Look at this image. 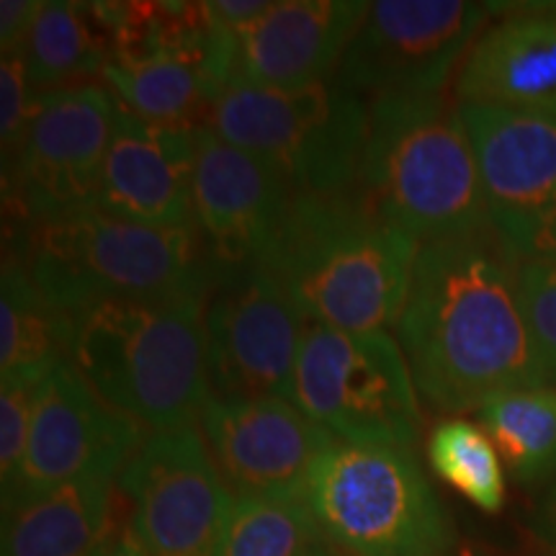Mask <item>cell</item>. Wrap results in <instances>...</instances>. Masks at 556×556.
<instances>
[{
  "instance_id": "e0dca14e",
  "label": "cell",
  "mask_w": 556,
  "mask_h": 556,
  "mask_svg": "<svg viewBox=\"0 0 556 556\" xmlns=\"http://www.w3.org/2000/svg\"><path fill=\"white\" fill-rule=\"evenodd\" d=\"M197 129L155 124L119 109L96 208L160 229H197L193 165Z\"/></svg>"
},
{
  "instance_id": "603a6c76",
  "label": "cell",
  "mask_w": 556,
  "mask_h": 556,
  "mask_svg": "<svg viewBox=\"0 0 556 556\" xmlns=\"http://www.w3.org/2000/svg\"><path fill=\"white\" fill-rule=\"evenodd\" d=\"M67 315L54 309L13 255L0 281V374L3 379H45L65 361Z\"/></svg>"
},
{
  "instance_id": "9c48e42d",
  "label": "cell",
  "mask_w": 556,
  "mask_h": 556,
  "mask_svg": "<svg viewBox=\"0 0 556 556\" xmlns=\"http://www.w3.org/2000/svg\"><path fill=\"white\" fill-rule=\"evenodd\" d=\"M119 109L96 83L37 93L18 155L3 170L5 235L96 208Z\"/></svg>"
},
{
  "instance_id": "7a4b0ae2",
  "label": "cell",
  "mask_w": 556,
  "mask_h": 556,
  "mask_svg": "<svg viewBox=\"0 0 556 556\" xmlns=\"http://www.w3.org/2000/svg\"><path fill=\"white\" fill-rule=\"evenodd\" d=\"M420 242L387 222L364 191L294 197L261 266L309 323L338 330L397 325Z\"/></svg>"
},
{
  "instance_id": "83f0119b",
  "label": "cell",
  "mask_w": 556,
  "mask_h": 556,
  "mask_svg": "<svg viewBox=\"0 0 556 556\" xmlns=\"http://www.w3.org/2000/svg\"><path fill=\"white\" fill-rule=\"evenodd\" d=\"M520 291L541 358L556 384V258L520 263Z\"/></svg>"
},
{
  "instance_id": "f1b7e54d",
  "label": "cell",
  "mask_w": 556,
  "mask_h": 556,
  "mask_svg": "<svg viewBox=\"0 0 556 556\" xmlns=\"http://www.w3.org/2000/svg\"><path fill=\"white\" fill-rule=\"evenodd\" d=\"M34 93L26 75L21 52H3L0 60V148H3V170L18 155L34 111Z\"/></svg>"
},
{
  "instance_id": "9a60e30c",
  "label": "cell",
  "mask_w": 556,
  "mask_h": 556,
  "mask_svg": "<svg viewBox=\"0 0 556 556\" xmlns=\"http://www.w3.org/2000/svg\"><path fill=\"white\" fill-rule=\"evenodd\" d=\"M199 426L235 500L304 495L338 441L287 397H212Z\"/></svg>"
},
{
  "instance_id": "484cf974",
  "label": "cell",
  "mask_w": 556,
  "mask_h": 556,
  "mask_svg": "<svg viewBox=\"0 0 556 556\" xmlns=\"http://www.w3.org/2000/svg\"><path fill=\"white\" fill-rule=\"evenodd\" d=\"M428 458L435 475L458 495L484 513H500L505 505L503 458L486 430L464 417L438 422L428 441Z\"/></svg>"
},
{
  "instance_id": "cb8c5ba5",
  "label": "cell",
  "mask_w": 556,
  "mask_h": 556,
  "mask_svg": "<svg viewBox=\"0 0 556 556\" xmlns=\"http://www.w3.org/2000/svg\"><path fill=\"white\" fill-rule=\"evenodd\" d=\"M477 415L513 477L541 482L556 475V384L495 394Z\"/></svg>"
},
{
  "instance_id": "4316f807",
  "label": "cell",
  "mask_w": 556,
  "mask_h": 556,
  "mask_svg": "<svg viewBox=\"0 0 556 556\" xmlns=\"http://www.w3.org/2000/svg\"><path fill=\"white\" fill-rule=\"evenodd\" d=\"M41 379H3L0 384V482L9 490L29 446Z\"/></svg>"
},
{
  "instance_id": "5bb4252c",
  "label": "cell",
  "mask_w": 556,
  "mask_h": 556,
  "mask_svg": "<svg viewBox=\"0 0 556 556\" xmlns=\"http://www.w3.org/2000/svg\"><path fill=\"white\" fill-rule=\"evenodd\" d=\"M142 441V426L106 405L67 358L60 361L37 389L29 446L3 490V510L78 479H119Z\"/></svg>"
},
{
  "instance_id": "8992f818",
  "label": "cell",
  "mask_w": 556,
  "mask_h": 556,
  "mask_svg": "<svg viewBox=\"0 0 556 556\" xmlns=\"http://www.w3.org/2000/svg\"><path fill=\"white\" fill-rule=\"evenodd\" d=\"M204 127L270 165L299 197L358 186L368 101L336 75L302 88L227 86Z\"/></svg>"
},
{
  "instance_id": "1f68e13d",
  "label": "cell",
  "mask_w": 556,
  "mask_h": 556,
  "mask_svg": "<svg viewBox=\"0 0 556 556\" xmlns=\"http://www.w3.org/2000/svg\"><path fill=\"white\" fill-rule=\"evenodd\" d=\"M90 556H148L142 546L137 544V539L131 536L129 528L124 531H109V536L101 541L99 548H96Z\"/></svg>"
},
{
  "instance_id": "5b68a950",
  "label": "cell",
  "mask_w": 556,
  "mask_h": 556,
  "mask_svg": "<svg viewBox=\"0 0 556 556\" xmlns=\"http://www.w3.org/2000/svg\"><path fill=\"white\" fill-rule=\"evenodd\" d=\"M358 189L420 245L490 227L475 148L443 93L368 103Z\"/></svg>"
},
{
  "instance_id": "836d02e7",
  "label": "cell",
  "mask_w": 556,
  "mask_h": 556,
  "mask_svg": "<svg viewBox=\"0 0 556 556\" xmlns=\"http://www.w3.org/2000/svg\"><path fill=\"white\" fill-rule=\"evenodd\" d=\"M304 556H345V554H340L336 546H330L328 541L323 539V541H319V544H317L315 548H312L309 554H304Z\"/></svg>"
},
{
  "instance_id": "4dcf8cb0",
  "label": "cell",
  "mask_w": 556,
  "mask_h": 556,
  "mask_svg": "<svg viewBox=\"0 0 556 556\" xmlns=\"http://www.w3.org/2000/svg\"><path fill=\"white\" fill-rule=\"evenodd\" d=\"M268 9L270 3H263V0H208L206 3L208 21H212L214 29L229 34V37L255 24Z\"/></svg>"
},
{
  "instance_id": "6da1fadb",
  "label": "cell",
  "mask_w": 556,
  "mask_h": 556,
  "mask_svg": "<svg viewBox=\"0 0 556 556\" xmlns=\"http://www.w3.org/2000/svg\"><path fill=\"white\" fill-rule=\"evenodd\" d=\"M394 332L417 394L441 413L552 384L526 315L520 261L492 227L420 245Z\"/></svg>"
},
{
  "instance_id": "52a82bcc",
  "label": "cell",
  "mask_w": 556,
  "mask_h": 556,
  "mask_svg": "<svg viewBox=\"0 0 556 556\" xmlns=\"http://www.w3.org/2000/svg\"><path fill=\"white\" fill-rule=\"evenodd\" d=\"M323 539L345 556H446L454 528L413 448L336 441L304 492Z\"/></svg>"
},
{
  "instance_id": "4fadbf2b",
  "label": "cell",
  "mask_w": 556,
  "mask_h": 556,
  "mask_svg": "<svg viewBox=\"0 0 556 556\" xmlns=\"http://www.w3.org/2000/svg\"><path fill=\"white\" fill-rule=\"evenodd\" d=\"M492 232L520 263L556 258V116L458 103Z\"/></svg>"
},
{
  "instance_id": "3957f363",
  "label": "cell",
  "mask_w": 556,
  "mask_h": 556,
  "mask_svg": "<svg viewBox=\"0 0 556 556\" xmlns=\"http://www.w3.org/2000/svg\"><path fill=\"white\" fill-rule=\"evenodd\" d=\"M65 358L106 405L150 433L191 428L212 400L204 296L109 302L67 315Z\"/></svg>"
},
{
  "instance_id": "d4e9b609",
  "label": "cell",
  "mask_w": 556,
  "mask_h": 556,
  "mask_svg": "<svg viewBox=\"0 0 556 556\" xmlns=\"http://www.w3.org/2000/svg\"><path fill=\"white\" fill-rule=\"evenodd\" d=\"M323 541L304 495L235 503L217 556H304Z\"/></svg>"
},
{
  "instance_id": "277c9868",
  "label": "cell",
  "mask_w": 556,
  "mask_h": 556,
  "mask_svg": "<svg viewBox=\"0 0 556 556\" xmlns=\"http://www.w3.org/2000/svg\"><path fill=\"white\" fill-rule=\"evenodd\" d=\"M5 245L62 315L109 302L204 296L214 274L199 229L135 225L99 208L5 235Z\"/></svg>"
},
{
  "instance_id": "44dd1931",
  "label": "cell",
  "mask_w": 556,
  "mask_h": 556,
  "mask_svg": "<svg viewBox=\"0 0 556 556\" xmlns=\"http://www.w3.org/2000/svg\"><path fill=\"white\" fill-rule=\"evenodd\" d=\"M114 482L88 477L3 510V556H90L111 531Z\"/></svg>"
},
{
  "instance_id": "2e32d148",
  "label": "cell",
  "mask_w": 556,
  "mask_h": 556,
  "mask_svg": "<svg viewBox=\"0 0 556 556\" xmlns=\"http://www.w3.org/2000/svg\"><path fill=\"white\" fill-rule=\"evenodd\" d=\"M294 197L270 165L199 124L193 217L212 270L261 266Z\"/></svg>"
},
{
  "instance_id": "ffe728a7",
  "label": "cell",
  "mask_w": 556,
  "mask_h": 556,
  "mask_svg": "<svg viewBox=\"0 0 556 556\" xmlns=\"http://www.w3.org/2000/svg\"><path fill=\"white\" fill-rule=\"evenodd\" d=\"M232 75V54L163 52L111 60L101 80L122 109L155 124L206 122Z\"/></svg>"
},
{
  "instance_id": "7402d4cb",
  "label": "cell",
  "mask_w": 556,
  "mask_h": 556,
  "mask_svg": "<svg viewBox=\"0 0 556 556\" xmlns=\"http://www.w3.org/2000/svg\"><path fill=\"white\" fill-rule=\"evenodd\" d=\"M34 93L86 86L109 65V39L93 3L54 0L41 5L21 47Z\"/></svg>"
},
{
  "instance_id": "f546056e",
  "label": "cell",
  "mask_w": 556,
  "mask_h": 556,
  "mask_svg": "<svg viewBox=\"0 0 556 556\" xmlns=\"http://www.w3.org/2000/svg\"><path fill=\"white\" fill-rule=\"evenodd\" d=\"M41 5H45L41 0H3L0 3V50L21 52Z\"/></svg>"
},
{
  "instance_id": "8fae6325",
  "label": "cell",
  "mask_w": 556,
  "mask_h": 556,
  "mask_svg": "<svg viewBox=\"0 0 556 556\" xmlns=\"http://www.w3.org/2000/svg\"><path fill=\"white\" fill-rule=\"evenodd\" d=\"M116 486L148 556H217L235 500L197 428L148 433Z\"/></svg>"
},
{
  "instance_id": "ba28073f",
  "label": "cell",
  "mask_w": 556,
  "mask_h": 556,
  "mask_svg": "<svg viewBox=\"0 0 556 556\" xmlns=\"http://www.w3.org/2000/svg\"><path fill=\"white\" fill-rule=\"evenodd\" d=\"M289 400L345 443L413 448L420 435V394L389 330L309 323Z\"/></svg>"
},
{
  "instance_id": "e575fe53",
  "label": "cell",
  "mask_w": 556,
  "mask_h": 556,
  "mask_svg": "<svg viewBox=\"0 0 556 556\" xmlns=\"http://www.w3.org/2000/svg\"><path fill=\"white\" fill-rule=\"evenodd\" d=\"M446 556H490V554L477 552V548H469V546H454Z\"/></svg>"
},
{
  "instance_id": "30bf717a",
  "label": "cell",
  "mask_w": 556,
  "mask_h": 556,
  "mask_svg": "<svg viewBox=\"0 0 556 556\" xmlns=\"http://www.w3.org/2000/svg\"><path fill=\"white\" fill-rule=\"evenodd\" d=\"M495 13L497 5L464 0L368 3L336 78L368 103L441 93Z\"/></svg>"
},
{
  "instance_id": "ac0fdd59",
  "label": "cell",
  "mask_w": 556,
  "mask_h": 556,
  "mask_svg": "<svg viewBox=\"0 0 556 556\" xmlns=\"http://www.w3.org/2000/svg\"><path fill=\"white\" fill-rule=\"evenodd\" d=\"M368 3L281 0L232 37L229 86L302 88L328 80L356 37Z\"/></svg>"
},
{
  "instance_id": "d6986e66",
  "label": "cell",
  "mask_w": 556,
  "mask_h": 556,
  "mask_svg": "<svg viewBox=\"0 0 556 556\" xmlns=\"http://www.w3.org/2000/svg\"><path fill=\"white\" fill-rule=\"evenodd\" d=\"M456 103L556 116V3L497 5L454 80Z\"/></svg>"
},
{
  "instance_id": "d6a6232c",
  "label": "cell",
  "mask_w": 556,
  "mask_h": 556,
  "mask_svg": "<svg viewBox=\"0 0 556 556\" xmlns=\"http://www.w3.org/2000/svg\"><path fill=\"white\" fill-rule=\"evenodd\" d=\"M544 531H546L548 541H552V544L556 546V486H554L552 497H548V503H546V513H544Z\"/></svg>"
},
{
  "instance_id": "7c38bea8",
  "label": "cell",
  "mask_w": 556,
  "mask_h": 556,
  "mask_svg": "<svg viewBox=\"0 0 556 556\" xmlns=\"http://www.w3.org/2000/svg\"><path fill=\"white\" fill-rule=\"evenodd\" d=\"M309 319L263 266L214 270L204 294L212 397H287Z\"/></svg>"
}]
</instances>
